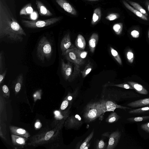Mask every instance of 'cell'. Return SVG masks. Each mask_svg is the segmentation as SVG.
<instances>
[{
  "label": "cell",
  "mask_w": 149,
  "mask_h": 149,
  "mask_svg": "<svg viewBox=\"0 0 149 149\" xmlns=\"http://www.w3.org/2000/svg\"><path fill=\"white\" fill-rule=\"evenodd\" d=\"M141 127L143 130L149 133V122L142 124Z\"/></svg>",
  "instance_id": "cell-36"
},
{
  "label": "cell",
  "mask_w": 149,
  "mask_h": 149,
  "mask_svg": "<svg viewBox=\"0 0 149 149\" xmlns=\"http://www.w3.org/2000/svg\"><path fill=\"white\" fill-rule=\"evenodd\" d=\"M111 85L121 87L126 89H134L133 88L130 84L127 83H123L117 84H113Z\"/></svg>",
  "instance_id": "cell-34"
},
{
  "label": "cell",
  "mask_w": 149,
  "mask_h": 149,
  "mask_svg": "<svg viewBox=\"0 0 149 149\" xmlns=\"http://www.w3.org/2000/svg\"><path fill=\"white\" fill-rule=\"evenodd\" d=\"M63 55L67 60L74 63L80 65L85 63L84 60L79 59L77 57L72 48L67 49Z\"/></svg>",
  "instance_id": "cell-6"
},
{
  "label": "cell",
  "mask_w": 149,
  "mask_h": 149,
  "mask_svg": "<svg viewBox=\"0 0 149 149\" xmlns=\"http://www.w3.org/2000/svg\"><path fill=\"white\" fill-rule=\"evenodd\" d=\"M101 15L100 9L99 8L95 9L94 10L91 22V24L94 25L97 24L100 21Z\"/></svg>",
  "instance_id": "cell-18"
},
{
  "label": "cell",
  "mask_w": 149,
  "mask_h": 149,
  "mask_svg": "<svg viewBox=\"0 0 149 149\" xmlns=\"http://www.w3.org/2000/svg\"><path fill=\"white\" fill-rule=\"evenodd\" d=\"M69 102L67 100H64L62 102L60 108V111L65 110L68 107Z\"/></svg>",
  "instance_id": "cell-35"
},
{
  "label": "cell",
  "mask_w": 149,
  "mask_h": 149,
  "mask_svg": "<svg viewBox=\"0 0 149 149\" xmlns=\"http://www.w3.org/2000/svg\"><path fill=\"white\" fill-rule=\"evenodd\" d=\"M38 14L36 11H33L30 14V18L32 20H36L38 18Z\"/></svg>",
  "instance_id": "cell-39"
},
{
  "label": "cell",
  "mask_w": 149,
  "mask_h": 149,
  "mask_svg": "<svg viewBox=\"0 0 149 149\" xmlns=\"http://www.w3.org/2000/svg\"><path fill=\"white\" fill-rule=\"evenodd\" d=\"M60 19V17H54L43 20H22V24L26 27L29 28H41L53 24Z\"/></svg>",
  "instance_id": "cell-5"
},
{
  "label": "cell",
  "mask_w": 149,
  "mask_h": 149,
  "mask_svg": "<svg viewBox=\"0 0 149 149\" xmlns=\"http://www.w3.org/2000/svg\"><path fill=\"white\" fill-rule=\"evenodd\" d=\"M52 45L47 38L43 36L38 42L36 54L38 58L42 61L49 59L52 53Z\"/></svg>",
  "instance_id": "cell-4"
},
{
  "label": "cell",
  "mask_w": 149,
  "mask_h": 149,
  "mask_svg": "<svg viewBox=\"0 0 149 149\" xmlns=\"http://www.w3.org/2000/svg\"><path fill=\"white\" fill-rule=\"evenodd\" d=\"M131 35L132 37L135 38H137L139 36V32L136 30L132 31L131 33Z\"/></svg>",
  "instance_id": "cell-37"
},
{
  "label": "cell",
  "mask_w": 149,
  "mask_h": 149,
  "mask_svg": "<svg viewBox=\"0 0 149 149\" xmlns=\"http://www.w3.org/2000/svg\"><path fill=\"white\" fill-rule=\"evenodd\" d=\"M72 97L71 96H69L68 97V100H72Z\"/></svg>",
  "instance_id": "cell-45"
},
{
  "label": "cell",
  "mask_w": 149,
  "mask_h": 149,
  "mask_svg": "<svg viewBox=\"0 0 149 149\" xmlns=\"http://www.w3.org/2000/svg\"><path fill=\"white\" fill-rule=\"evenodd\" d=\"M23 75L20 74L17 77L14 87L15 94H17L20 91L23 83Z\"/></svg>",
  "instance_id": "cell-19"
},
{
  "label": "cell",
  "mask_w": 149,
  "mask_h": 149,
  "mask_svg": "<svg viewBox=\"0 0 149 149\" xmlns=\"http://www.w3.org/2000/svg\"><path fill=\"white\" fill-rule=\"evenodd\" d=\"M26 34L3 0H0V39L22 42Z\"/></svg>",
  "instance_id": "cell-1"
},
{
  "label": "cell",
  "mask_w": 149,
  "mask_h": 149,
  "mask_svg": "<svg viewBox=\"0 0 149 149\" xmlns=\"http://www.w3.org/2000/svg\"><path fill=\"white\" fill-rule=\"evenodd\" d=\"M41 90H40L38 91H37L34 94V95H33V96L34 98V102H35L36 100H37V99H38H38H39L41 98L39 97H38V96H39V97H41L40 96L37 95H39V94H41Z\"/></svg>",
  "instance_id": "cell-38"
},
{
  "label": "cell",
  "mask_w": 149,
  "mask_h": 149,
  "mask_svg": "<svg viewBox=\"0 0 149 149\" xmlns=\"http://www.w3.org/2000/svg\"><path fill=\"white\" fill-rule=\"evenodd\" d=\"M72 42L69 33L66 34L62 38L60 44V48L63 55L68 49L72 48Z\"/></svg>",
  "instance_id": "cell-7"
},
{
  "label": "cell",
  "mask_w": 149,
  "mask_h": 149,
  "mask_svg": "<svg viewBox=\"0 0 149 149\" xmlns=\"http://www.w3.org/2000/svg\"><path fill=\"white\" fill-rule=\"evenodd\" d=\"M11 138L13 144L17 146H23L26 144L28 139L22 136L12 134Z\"/></svg>",
  "instance_id": "cell-11"
},
{
  "label": "cell",
  "mask_w": 149,
  "mask_h": 149,
  "mask_svg": "<svg viewBox=\"0 0 149 149\" xmlns=\"http://www.w3.org/2000/svg\"><path fill=\"white\" fill-rule=\"evenodd\" d=\"M149 111V106L134 109L130 111L129 113L131 114H138Z\"/></svg>",
  "instance_id": "cell-27"
},
{
  "label": "cell",
  "mask_w": 149,
  "mask_h": 149,
  "mask_svg": "<svg viewBox=\"0 0 149 149\" xmlns=\"http://www.w3.org/2000/svg\"><path fill=\"white\" fill-rule=\"evenodd\" d=\"M99 38L98 35L96 33H93L90 37L88 41L90 51L93 53L95 51Z\"/></svg>",
  "instance_id": "cell-12"
},
{
  "label": "cell",
  "mask_w": 149,
  "mask_h": 149,
  "mask_svg": "<svg viewBox=\"0 0 149 149\" xmlns=\"http://www.w3.org/2000/svg\"><path fill=\"white\" fill-rule=\"evenodd\" d=\"M97 111L95 109H90L88 112L87 115L88 118L91 119L95 118L97 115Z\"/></svg>",
  "instance_id": "cell-30"
},
{
  "label": "cell",
  "mask_w": 149,
  "mask_h": 149,
  "mask_svg": "<svg viewBox=\"0 0 149 149\" xmlns=\"http://www.w3.org/2000/svg\"><path fill=\"white\" fill-rule=\"evenodd\" d=\"M120 135V133L118 131L113 133L110 136L107 149L114 148L117 145Z\"/></svg>",
  "instance_id": "cell-10"
},
{
  "label": "cell",
  "mask_w": 149,
  "mask_h": 149,
  "mask_svg": "<svg viewBox=\"0 0 149 149\" xmlns=\"http://www.w3.org/2000/svg\"><path fill=\"white\" fill-rule=\"evenodd\" d=\"M148 40L149 41V29L148 30Z\"/></svg>",
  "instance_id": "cell-47"
},
{
  "label": "cell",
  "mask_w": 149,
  "mask_h": 149,
  "mask_svg": "<svg viewBox=\"0 0 149 149\" xmlns=\"http://www.w3.org/2000/svg\"><path fill=\"white\" fill-rule=\"evenodd\" d=\"M75 44L78 49L81 50L84 49L86 42L84 38L81 35H78L75 40Z\"/></svg>",
  "instance_id": "cell-16"
},
{
  "label": "cell",
  "mask_w": 149,
  "mask_h": 149,
  "mask_svg": "<svg viewBox=\"0 0 149 149\" xmlns=\"http://www.w3.org/2000/svg\"><path fill=\"white\" fill-rule=\"evenodd\" d=\"M89 0L90 1H98L99 0Z\"/></svg>",
  "instance_id": "cell-48"
},
{
  "label": "cell",
  "mask_w": 149,
  "mask_h": 149,
  "mask_svg": "<svg viewBox=\"0 0 149 149\" xmlns=\"http://www.w3.org/2000/svg\"><path fill=\"white\" fill-rule=\"evenodd\" d=\"M129 3L135 9L141 12L146 16L147 17L148 16V14L146 10L139 3L132 1H129Z\"/></svg>",
  "instance_id": "cell-23"
},
{
  "label": "cell",
  "mask_w": 149,
  "mask_h": 149,
  "mask_svg": "<svg viewBox=\"0 0 149 149\" xmlns=\"http://www.w3.org/2000/svg\"><path fill=\"white\" fill-rule=\"evenodd\" d=\"M64 120L55 122L52 128H43L30 137L27 145L33 147L43 146L49 149L58 148L60 146L61 131Z\"/></svg>",
  "instance_id": "cell-2"
},
{
  "label": "cell",
  "mask_w": 149,
  "mask_h": 149,
  "mask_svg": "<svg viewBox=\"0 0 149 149\" xmlns=\"http://www.w3.org/2000/svg\"><path fill=\"white\" fill-rule=\"evenodd\" d=\"M9 129L11 132L13 134L27 139L30 136V134L26 130L22 128L11 125L9 126Z\"/></svg>",
  "instance_id": "cell-9"
},
{
  "label": "cell",
  "mask_w": 149,
  "mask_h": 149,
  "mask_svg": "<svg viewBox=\"0 0 149 149\" xmlns=\"http://www.w3.org/2000/svg\"><path fill=\"white\" fill-rule=\"evenodd\" d=\"M149 119V116H145L130 118H127V120L130 122H138Z\"/></svg>",
  "instance_id": "cell-26"
},
{
  "label": "cell",
  "mask_w": 149,
  "mask_h": 149,
  "mask_svg": "<svg viewBox=\"0 0 149 149\" xmlns=\"http://www.w3.org/2000/svg\"><path fill=\"white\" fill-rule=\"evenodd\" d=\"M93 68L92 64L89 60L84 69L81 71L83 78L85 77L90 73Z\"/></svg>",
  "instance_id": "cell-22"
},
{
  "label": "cell",
  "mask_w": 149,
  "mask_h": 149,
  "mask_svg": "<svg viewBox=\"0 0 149 149\" xmlns=\"http://www.w3.org/2000/svg\"><path fill=\"white\" fill-rule=\"evenodd\" d=\"M42 126V124L40 121L38 119H37L34 124L35 128L36 129H40Z\"/></svg>",
  "instance_id": "cell-40"
},
{
  "label": "cell",
  "mask_w": 149,
  "mask_h": 149,
  "mask_svg": "<svg viewBox=\"0 0 149 149\" xmlns=\"http://www.w3.org/2000/svg\"><path fill=\"white\" fill-rule=\"evenodd\" d=\"M123 26V24L121 23H117L113 25V29L116 34L119 35L121 33Z\"/></svg>",
  "instance_id": "cell-25"
},
{
  "label": "cell",
  "mask_w": 149,
  "mask_h": 149,
  "mask_svg": "<svg viewBox=\"0 0 149 149\" xmlns=\"http://www.w3.org/2000/svg\"><path fill=\"white\" fill-rule=\"evenodd\" d=\"M127 83L139 93L143 95H147L148 94V91L141 85L132 81H128Z\"/></svg>",
  "instance_id": "cell-15"
},
{
  "label": "cell",
  "mask_w": 149,
  "mask_h": 149,
  "mask_svg": "<svg viewBox=\"0 0 149 149\" xmlns=\"http://www.w3.org/2000/svg\"><path fill=\"white\" fill-rule=\"evenodd\" d=\"M119 117L115 113H112L107 118V121L109 123H113L117 121Z\"/></svg>",
  "instance_id": "cell-28"
},
{
  "label": "cell",
  "mask_w": 149,
  "mask_h": 149,
  "mask_svg": "<svg viewBox=\"0 0 149 149\" xmlns=\"http://www.w3.org/2000/svg\"><path fill=\"white\" fill-rule=\"evenodd\" d=\"M72 48L79 59L84 60L88 54L87 52L79 50L74 47Z\"/></svg>",
  "instance_id": "cell-21"
},
{
  "label": "cell",
  "mask_w": 149,
  "mask_h": 149,
  "mask_svg": "<svg viewBox=\"0 0 149 149\" xmlns=\"http://www.w3.org/2000/svg\"><path fill=\"white\" fill-rule=\"evenodd\" d=\"M89 145L88 144V145H87L86 146V147L84 148V149H86L88 148L89 147Z\"/></svg>",
  "instance_id": "cell-46"
},
{
  "label": "cell",
  "mask_w": 149,
  "mask_h": 149,
  "mask_svg": "<svg viewBox=\"0 0 149 149\" xmlns=\"http://www.w3.org/2000/svg\"><path fill=\"white\" fill-rule=\"evenodd\" d=\"M127 105L133 108L149 105V97L131 102L128 103Z\"/></svg>",
  "instance_id": "cell-14"
},
{
  "label": "cell",
  "mask_w": 149,
  "mask_h": 149,
  "mask_svg": "<svg viewBox=\"0 0 149 149\" xmlns=\"http://www.w3.org/2000/svg\"><path fill=\"white\" fill-rule=\"evenodd\" d=\"M61 72L64 79L66 81H72L79 74L80 72L79 65L68 61L65 63L61 60Z\"/></svg>",
  "instance_id": "cell-3"
},
{
  "label": "cell",
  "mask_w": 149,
  "mask_h": 149,
  "mask_svg": "<svg viewBox=\"0 0 149 149\" xmlns=\"http://www.w3.org/2000/svg\"><path fill=\"white\" fill-rule=\"evenodd\" d=\"M3 59L2 53L1 52L0 53V73L2 72L3 70V65L2 63V59Z\"/></svg>",
  "instance_id": "cell-42"
},
{
  "label": "cell",
  "mask_w": 149,
  "mask_h": 149,
  "mask_svg": "<svg viewBox=\"0 0 149 149\" xmlns=\"http://www.w3.org/2000/svg\"><path fill=\"white\" fill-rule=\"evenodd\" d=\"M145 5L148 11L149 12V1L147 0L145 2Z\"/></svg>",
  "instance_id": "cell-44"
},
{
  "label": "cell",
  "mask_w": 149,
  "mask_h": 149,
  "mask_svg": "<svg viewBox=\"0 0 149 149\" xmlns=\"http://www.w3.org/2000/svg\"><path fill=\"white\" fill-rule=\"evenodd\" d=\"M123 3L125 7L129 10L131 11L141 19L145 20H148V19L147 17L146 16L141 12L135 9L133 7L131 6L127 2L125 1H123Z\"/></svg>",
  "instance_id": "cell-17"
},
{
  "label": "cell",
  "mask_w": 149,
  "mask_h": 149,
  "mask_svg": "<svg viewBox=\"0 0 149 149\" xmlns=\"http://www.w3.org/2000/svg\"><path fill=\"white\" fill-rule=\"evenodd\" d=\"M36 3L40 15L49 16L52 15V13L40 1L37 0L36 1Z\"/></svg>",
  "instance_id": "cell-13"
},
{
  "label": "cell",
  "mask_w": 149,
  "mask_h": 149,
  "mask_svg": "<svg viewBox=\"0 0 149 149\" xmlns=\"http://www.w3.org/2000/svg\"><path fill=\"white\" fill-rule=\"evenodd\" d=\"M2 89L3 96L8 98L10 96V92L8 87L6 85H3L2 87Z\"/></svg>",
  "instance_id": "cell-33"
},
{
  "label": "cell",
  "mask_w": 149,
  "mask_h": 149,
  "mask_svg": "<svg viewBox=\"0 0 149 149\" xmlns=\"http://www.w3.org/2000/svg\"><path fill=\"white\" fill-rule=\"evenodd\" d=\"M111 54L115 59L120 65H122V61L118 52L114 49L110 47Z\"/></svg>",
  "instance_id": "cell-24"
},
{
  "label": "cell",
  "mask_w": 149,
  "mask_h": 149,
  "mask_svg": "<svg viewBox=\"0 0 149 149\" xmlns=\"http://www.w3.org/2000/svg\"><path fill=\"white\" fill-rule=\"evenodd\" d=\"M119 17L120 15L118 14L112 13L109 14L105 18L109 21H112L117 19Z\"/></svg>",
  "instance_id": "cell-32"
},
{
  "label": "cell",
  "mask_w": 149,
  "mask_h": 149,
  "mask_svg": "<svg viewBox=\"0 0 149 149\" xmlns=\"http://www.w3.org/2000/svg\"><path fill=\"white\" fill-rule=\"evenodd\" d=\"M58 4L65 10L71 14L76 15V11L71 5L65 0H55Z\"/></svg>",
  "instance_id": "cell-8"
},
{
  "label": "cell",
  "mask_w": 149,
  "mask_h": 149,
  "mask_svg": "<svg viewBox=\"0 0 149 149\" xmlns=\"http://www.w3.org/2000/svg\"><path fill=\"white\" fill-rule=\"evenodd\" d=\"M6 73V70L0 73V84L3 81Z\"/></svg>",
  "instance_id": "cell-41"
},
{
  "label": "cell",
  "mask_w": 149,
  "mask_h": 149,
  "mask_svg": "<svg viewBox=\"0 0 149 149\" xmlns=\"http://www.w3.org/2000/svg\"><path fill=\"white\" fill-rule=\"evenodd\" d=\"M126 56L128 61L130 63H132L134 59V55L131 50H129L127 52Z\"/></svg>",
  "instance_id": "cell-29"
},
{
  "label": "cell",
  "mask_w": 149,
  "mask_h": 149,
  "mask_svg": "<svg viewBox=\"0 0 149 149\" xmlns=\"http://www.w3.org/2000/svg\"><path fill=\"white\" fill-rule=\"evenodd\" d=\"M104 143L103 141L102 140H100L98 143V148L99 149L103 148L104 146Z\"/></svg>",
  "instance_id": "cell-43"
},
{
  "label": "cell",
  "mask_w": 149,
  "mask_h": 149,
  "mask_svg": "<svg viewBox=\"0 0 149 149\" xmlns=\"http://www.w3.org/2000/svg\"><path fill=\"white\" fill-rule=\"evenodd\" d=\"M33 12V8L32 7L31 3H29L27 4L24 7L22 8L20 11V15H27L31 14Z\"/></svg>",
  "instance_id": "cell-20"
},
{
  "label": "cell",
  "mask_w": 149,
  "mask_h": 149,
  "mask_svg": "<svg viewBox=\"0 0 149 149\" xmlns=\"http://www.w3.org/2000/svg\"><path fill=\"white\" fill-rule=\"evenodd\" d=\"M93 133L92 132L87 137L85 140L83 142L80 146V149H84V148L87 145L93 135Z\"/></svg>",
  "instance_id": "cell-31"
}]
</instances>
